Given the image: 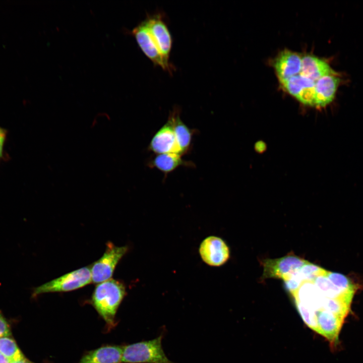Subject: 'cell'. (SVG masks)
<instances>
[{
  "instance_id": "1",
  "label": "cell",
  "mask_w": 363,
  "mask_h": 363,
  "mask_svg": "<svg viewBox=\"0 0 363 363\" xmlns=\"http://www.w3.org/2000/svg\"><path fill=\"white\" fill-rule=\"evenodd\" d=\"M126 294L124 284L112 278L97 284L95 287L91 303L105 322L108 330L116 324V314Z\"/></svg>"
},
{
  "instance_id": "2",
  "label": "cell",
  "mask_w": 363,
  "mask_h": 363,
  "mask_svg": "<svg viewBox=\"0 0 363 363\" xmlns=\"http://www.w3.org/2000/svg\"><path fill=\"white\" fill-rule=\"evenodd\" d=\"M162 335L149 340L123 346L124 363H173L166 356L162 346Z\"/></svg>"
},
{
  "instance_id": "3",
  "label": "cell",
  "mask_w": 363,
  "mask_h": 363,
  "mask_svg": "<svg viewBox=\"0 0 363 363\" xmlns=\"http://www.w3.org/2000/svg\"><path fill=\"white\" fill-rule=\"evenodd\" d=\"M92 282L90 267H84L33 288L32 297L43 293L75 290Z\"/></svg>"
},
{
  "instance_id": "4",
  "label": "cell",
  "mask_w": 363,
  "mask_h": 363,
  "mask_svg": "<svg viewBox=\"0 0 363 363\" xmlns=\"http://www.w3.org/2000/svg\"><path fill=\"white\" fill-rule=\"evenodd\" d=\"M128 251L127 246L118 247L107 242L102 256L90 267L92 282L98 284L112 278L116 266Z\"/></svg>"
},
{
  "instance_id": "5",
  "label": "cell",
  "mask_w": 363,
  "mask_h": 363,
  "mask_svg": "<svg viewBox=\"0 0 363 363\" xmlns=\"http://www.w3.org/2000/svg\"><path fill=\"white\" fill-rule=\"evenodd\" d=\"M307 262L305 259L291 254L280 258L265 259L262 262V278H278L285 281L298 272Z\"/></svg>"
},
{
  "instance_id": "6",
  "label": "cell",
  "mask_w": 363,
  "mask_h": 363,
  "mask_svg": "<svg viewBox=\"0 0 363 363\" xmlns=\"http://www.w3.org/2000/svg\"><path fill=\"white\" fill-rule=\"evenodd\" d=\"M131 33L144 54L157 66L171 73L173 67L163 59L156 44L150 33L144 21L134 27Z\"/></svg>"
},
{
  "instance_id": "7",
  "label": "cell",
  "mask_w": 363,
  "mask_h": 363,
  "mask_svg": "<svg viewBox=\"0 0 363 363\" xmlns=\"http://www.w3.org/2000/svg\"><path fill=\"white\" fill-rule=\"evenodd\" d=\"M163 59L168 64L172 39L167 25L160 14L149 16L144 20Z\"/></svg>"
},
{
  "instance_id": "8",
  "label": "cell",
  "mask_w": 363,
  "mask_h": 363,
  "mask_svg": "<svg viewBox=\"0 0 363 363\" xmlns=\"http://www.w3.org/2000/svg\"><path fill=\"white\" fill-rule=\"evenodd\" d=\"M199 253L203 261L211 266H220L229 259V249L221 238L210 236L205 238L199 247Z\"/></svg>"
},
{
  "instance_id": "9",
  "label": "cell",
  "mask_w": 363,
  "mask_h": 363,
  "mask_svg": "<svg viewBox=\"0 0 363 363\" xmlns=\"http://www.w3.org/2000/svg\"><path fill=\"white\" fill-rule=\"evenodd\" d=\"M148 149L156 154L172 153L181 155L172 125L168 119L153 135Z\"/></svg>"
},
{
  "instance_id": "10",
  "label": "cell",
  "mask_w": 363,
  "mask_h": 363,
  "mask_svg": "<svg viewBox=\"0 0 363 363\" xmlns=\"http://www.w3.org/2000/svg\"><path fill=\"white\" fill-rule=\"evenodd\" d=\"M340 81L339 74L336 72L318 80L314 87V106L324 107L329 104L334 99Z\"/></svg>"
},
{
  "instance_id": "11",
  "label": "cell",
  "mask_w": 363,
  "mask_h": 363,
  "mask_svg": "<svg viewBox=\"0 0 363 363\" xmlns=\"http://www.w3.org/2000/svg\"><path fill=\"white\" fill-rule=\"evenodd\" d=\"M301 65V57L287 49L280 52L273 63L279 82L299 74Z\"/></svg>"
},
{
  "instance_id": "12",
  "label": "cell",
  "mask_w": 363,
  "mask_h": 363,
  "mask_svg": "<svg viewBox=\"0 0 363 363\" xmlns=\"http://www.w3.org/2000/svg\"><path fill=\"white\" fill-rule=\"evenodd\" d=\"M293 297L294 301H299L316 313L323 311V305L326 298L313 281H304Z\"/></svg>"
},
{
  "instance_id": "13",
  "label": "cell",
  "mask_w": 363,
  "mask_h": 363,
  "mask_svg": "<svg viewBox=\"0 0 363 363\" xmlns=\"http://www.w3.org/2000/svg\"><path fill=\"white\" fill-rule=\"evenodd\" d=\"M168 119L172 125L181 155L186 154L190 151L193 136L197 131L191 129L182 121L177 107L170 112Z\"/></svg>"
},
{
  "instance_id": "14",
  "label": "cell",
  "mask_w": 363,
  "mask_h": 363,
  "mask_svg": "<svg viewBox=\"0 0 363 363\" xmlns=\"http://www.w3.org/2000/svg\"><path fill=\"white\" fill-rule=\"evenodd\" d=\"M123 346L107 345L86 353L78 363H122Z\"/></svg>"
},
{
  "instance_id": "15",
  "label": "cell",
  "mask_w": 363,
  "mask_h": 363,
  "mask_svg": "<svg viewBox=\"0 0 363 363\" xmlns=\"http://www.w3.org/2000/svg\"><path fill=\"white\" fill-rule=\"evenodd\" d=\"M325 60L312 55L301 57L300 74L314 82L326 75L335 73Z\"/></svg>"
},
{
  "instance_id": "16",
  "label": "cell",
  "mask_w": 363,
  "mask_h": 363,
  "mask_svg": "<svg viewBox=\"0 0 363 363\" xmlns=\"http://www.w3.org/2000/svg\"><path fill=\"white\" fill-rule=\"evenodd\" d=\"M180 154L176 153H164L156 154L148 162L147 165L150 168H155L167 175L178 167L185 166L194 167L192 162L183 160Z\"/></svg>"
},
{
  "instance_id": "17",
  "label": "cell",
  "mask_w": 363,
  "mask_h": 363,
  "mask_svg": "<svg viewBox=\"0 0 363 363\" xmlns=\"http://www.w3.org/2000/svg\"><path fill=\"white\" fill-rule=\"evenodd\" d=\"M315 83L300 73L280 82L282 88L296 98L303 90L314 89Z\"/></svg>"
},
{
  "instance_id": "18",
  "label": "cell",
  "mask_w": 363,
  "mask_h": 363,
  "mask_svg": "<svg viewBox=\"0 0 363 363\" xmlns=\"http://www.w3.org/2000/svg\"><path fill=\"white\" fill-rule=\"evenodd\" d=\"M0 352L10 362L19 360L25 356L11 336L0 338Z\"/></svg>"
},
{
  "instance_id": "19",
  "label": "cell",
  "mask_w": 363,
  "mask_h": 363,
  "mask_svg": "<svg viewBox=\"0 0 363 363\" xmlns=\"http://www.w3.org/2000/svg\"><path fill=\"white\" fill-rule=\"evenodd\" d=\"M327 271L323 268L308 261L301 267L297 274L303 281H314L317 277L325 275Z\"/></svg>"
},
{
  "instance_id": "20",
  "label": "cell",
  "mask_w": 363,
  "mask_h": 363,
  "mask_svg": "<svg viewBox=\"0 0 363 363\" xmlns=\"http://www.w3.org/2000/svg\"><path fill=\"white\" fill-rule=\"evenodd\" d=\"M297 309L306 325L316 332H318L316 313L305 307L298 301H295Z\"/></svg>"
},
{
  "instance_id": "21",
  "label": "cell",
  "mask_w": 363,
  "mask_h": 363,
  "mask_svg": "<svg viewBox=\"0 0 363 363\" xmlns=\"http://www.w3.org/2000/svg\"><path fill=\"white\" fill-rule=\"evenodd\" d=\"M326 276L339 288L344 290H355L354 285L345 275L336 272L327 271Z\"/></svg>"
},
{
  "instance_id": "22",
  "label": "cell",
  "mask_w": 363,
  "mask_h": 363,
  "mask_svg": "<svg viewBox=\"0 0 363 363\" xmlns=\"http://www.w3.org/2000/svg\"><path fill=\"white\" fill-rule=\"evenodd\" d=\"M11 335L10 326L0 310V338L11 336Z\"/></svg>"
},
{
  "instance_id": "23",
  "label": "cell",
  "mask_w": 363,
  "mask_h": 363,
  "mask_svg": "<svg viewBox=\"0 0 363 363\" xmlns=\"http://www.w3.org/2000/svg\"><path fill=\"white\" fill-rule=\"evenodd\" d=\"M7 134V130L0 126V161L6 157L5 156L4 146Z\"/></svg>"
},
{
  "instance_id": "24",
  "label": "cell",
  "mask_w": 363,
  "mask_h": 363,
  "mask_svg": "<svg viewBox=\"0 0 363 363\" xmlns=\"http://www.w3.org/2000/svg\"><path fill=\"white\" fill-rule=\"evenodd\" d=\"M10 363H35V362H34L31 361L30 360H29V359H28L27 358H26L25 356L24 357L22 358V359H21L19 360L12 361Z\"/></svg>"
},
{
  "instance_id": "25",
  "label": "cell",
  "mask_w": 363,
  "mask_h": 363,
  "mask_svg": "<svg viewBox=\"0 0 363 363\" xmlns=\"http://www.w3.org/2000/svg\"><path fill=\"white\" fill-rule=\"evenodd\" d=\"M0 363H10V361L0 352Z\"/></svg>"
}]
</instances>
